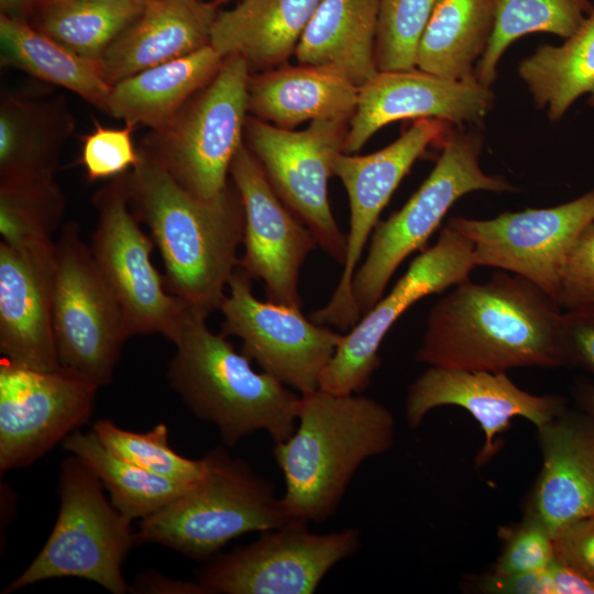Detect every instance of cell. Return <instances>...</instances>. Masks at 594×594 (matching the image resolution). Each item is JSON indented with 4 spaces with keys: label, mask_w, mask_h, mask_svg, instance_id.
Returning <instances> with one entry per match:
<instances>
[{
    "label": "cell",
    "mask_w": 594,
    "mask_h": 594,
    "mask_svg": "<svg viewBox=\"0 0 594 594\" xmlns=\"http://www.w3.org/2000/svg\"><path fill=\"white\" fill-rule=\"evenodd\" d=\"M53 327L61 366L107 385L131 336L75 221L63 227L55 243Z\"/></svg>",
    "instance_id": "9c48e42d"
},
{
    "label": "cell",
    "mask_w": 594,
    "mask_h": 594,
    "mask_svg": "<svg viewBox=\"0 0 594 594\" xmlns=\"http://www.w3.org/2000/svg\"><path fill=\"white\" fill-rule=\"evenodd\" d=\"M133 128L111 129L97 125L82 138L80 163L89 180L117 177L130 172L140 161L131 132Z\"/></svg>",
    "instance_id": "f35d334b"
},
{
    "label": "cell",
    "mask_w": 594,
    "mask_h": 594,
    "mask_svg": "<svg viewBox=\"0 0 594 594\" xmlns=\"http://www.w3.org/2000/svg\"><path fill=\"white\" fill-rule=\"evenodd\" d=\"M537 437L542 465L525 516L538 520L553 538L594 516V422L566 408L538 427Z\"/></svg>",
    "instance_id": "7402d4cb"
},
{
    "label": "cell",
    "mask_w": 594,
    "mask_h": 594,
    "mask_svg": "<svg viewBox=\"0 0 594 594\" xmlns=\"http://www.w3.org/2000/svg\"><path fill=\"white\" fill-rule=\"evenodd\" d=\"M345 121L317 119L301 131L248 118V148L262 166L280 200L314 233L318 245L337 263L346 256V235L332 215L328 179L334 156L343 152Z\"/></svg>",
    "instance_id": "30bf717a"
},
{
    "label": "cell",
    "mask_w": 594,
    "mask_h": 594,
    "mask_svg": "<svg viewBox=\"0 0 594 594\" xmlns=\"http://www.w3.org/2000/svg\"><path fill=\"white\" fill-rule=\"evenodd\" d=\"M437 0H380L376 62L380 72L416 67L420 37Z\"/></svg>",
    "instance_id": "8d00e7d4"
},
{
    "label": "cell",
    "mask_w": 594,
    "mask_h": 594,
    "mask_svg": "<svg viewBox=\"0 0 594 594\" xmlns=\"http://www.w3.org/2000/svg\"><path fill=\"white\" fill-rule=\"evenodd\" d=\"M217 6L201 0H147L141 15L105 51V80L117 81L210 44Z\"/></svg>",
    "instance_id": "603a6c76"
},
{
    "label": "cell",
    "mask_w": 594,
    "mask_h": 594,
    "mask_svg": "<svg viewBox=\"0 0 594 594\" xmlns=\"http://www.w3.org/2000/svg\"><path fill=\"white\" fill-rule=\"evenodd\" d=\"M321 0H243L218 13L210 45L223 58L238 55L250 67L282 63L292 53Z\"/></svg>",
    "instance_id": "4316f807"
},
{
    "label": "cell",
    "mask_w": 594,
    "mask_h": 594,
    "mask_svg": "<svg viewBox=\"0 0 594 594\" xmlns=\"http://www.w3.org/2000/svg\"><path fill=\"white\" fill-rule=\"evenodd\" d=\"M484 136L479 128L450 130L441 154L418 190L388 219L376 224L367 255L356 268L352 292L361 315L382 298L399 265L414 252L424 251L449 209L473 191L512 193L516 187L480 165Z\"/></svg>",
    "instance_id": "8992f818"
},
{
    "label": "cell",
    "mask_w": 594,
    "mask_h": 594,
    "mask_svg": "<svg viewBox=\"0 0 594 594\" xmlns=\"http://www.w3.org/2000/svg\"><path fill=\"white\" fill-rule=\"evenodd\" d=\"M55 242H0V352L18 366H61L53 327Z\"/></svg>",
    "instance_id": "44dd1931"
},
{
    "label": "cell",
    "mask_w": 594,
    "mask_h": 594,
    "mask_svg": "<svg viewBox=\"0 0 594 594\" xmlns=\"http://www.w3.org/2000/svg\"><path fill=\"white\" fill-rule=\"evenodd\" d=\"M1 13L15 19L26 20L29 0H0Z\"/></svg>",
    "instance_id": "7dc6e473"
},
{
    "label": "cell",
    "mask_w": 594,
    "mask_h": 594,
    "mask_svg": "<svg viewBox=\"0 0 594 594\" xmlns=\"http://www.w3.org/2000/svg\"><path fill=\"white\" fill-rule=\"evenodd\" d=\"M505 541L492 572L522 574L544 570L554 559L553 538L536 519L525 516L510 528H502Z\"/></svg>",
    "instance_id": "74e56055"
},
{
    "label": "cell",
    "mask_w": 594,
    "mask_h": 594,
    "mask_svg": "<svg viewBox=\"0 0 594 594\" xmlns=\"http://www.w3.org/2000/svg\"><path fill=\"white\" fill-rule=\"evenodd\" d=\"M554 559L594 581V516L581 519L553 537Z\"/></svg>",
    "instance_id": "60d3db41"
},
{
    "label": "cell",
    "mask_w": 594,
    "mask_h": 594,
    "mask_svg": "<svg viewBox=\"0 0 594 594\" xmlns=\"http://www.w3.org/2000/svg\"><path fill=\"white\" fill-rule=\"evenodd\" d=\"M227 1H230V0H215L213 3H215L216 6H219V4H221V3H223V2H227Z\"/></svg>",
    "instance_id": "681fc988"
},
{
    "label": "cell",
    "mask_w": 594,
    "mask_h": 594,
    "mask_svg": "<svg viewBox=\"0 0 594 594\" xmlns=\"http://www.w3.org/2000/svg\"><path fill=\"white\" fill-rule=\"evenodd\" d=\"M592 6L590 0H496L493 33L475 66L477 81L492 87L503 54L526 34L543 32L568 38Z\"/></svg>",
    "instance_id": "836d02e7"
},
{
    "label": "cell",
    "mask_w": 594,
    "mask_h": 594,
    "mask_svg": "<svg viewBox=\"0 0 594 594\" xmlns=\"http://www.w3.org/2000/svg\"><path fill=\"white\" fill-rule=\"evenodd\" d=\"M204 458L206 472L198 482L141 519L139 543H157L209 560L241 535L276 529L292 520L273 484L244 460L222 447Z\"/></svg>",
    "instance_id": "5b68a950"
},
{
    "label": "cell",
    "mask_w": 594,
    "mask_h": 594,
    "mask_svg": "<svg viewBox=\"0 0 594 594\" xmlns=\"http://www.w3.org/2000/svg\"><path fill=\"white\" fill-rule=\"evenodd\" d=\"M547 568L522 574H497L491 571L474 576L470 583L479 592L488 594H551Z\"/></svg>",
    "instance_id": "7bdbcfd3"
},
{
    "label": "cell",
    "mask_w": 594,
    "mask_h": 594,
    "mask_svg": "<svg viewBox=\"0 0 594 594\" xmlns=\"http://www.w3.org/2000/svg\"><path fill=\"white\" fill-rule=\"evenodd\" d=\"M74 120L57 101L11 96L0 105V184L53 178Z\"/></svg>",
    "instance_id": "83f0119b"
},
{
    "label": "cell",
    "mask_w": 594,
    "mask_h": 594,
    "mask_svg": "<svg viewBox=\"0 0 594 594\" xmlns=\"http://www.w3.org/2000/svg\"><path fill=\"white\" fill-rule=\"evenodd\" d=\"M64 210L65 198L53 178L1 183V241L52 240Z\"/></svg>",
    "instance_id": "e575fe53"
},
{
    "label": "cell",
    "mask_w": 594,
    "mask_h": 594,
    "mask_svg": "<svg viewBox=\"0 0 594 594\" xmlns=\"http://www.w3.org/2000/svg\"><path fill=\"white\" fill-rule=\"evenodd\" d=\"M395 426L385 405L361 394L320 388L301 394L294 432L273 448L290 519L317 524L329 519L360 465L392 449Z\"/></svg>",
    "instance_id": "3957f363"
},
{
    "label": "cell",
    "mask_w": 594,
    "mask_h": 594,
    "mask_svg": "<svg viewBox=\"0 0 594 594\" xmlns=\"http://www.w3.org/2000/svg\"><path fill=\"white\" fill-rule=\"evenodd\" d=\"M563 333L568 366L594 374V309L563 311Z\"/></svg>",
    "instance_id": "b9f144b4"
},
{
    "label": "cell",
    "mask_w": 594,
    "mask_h": 594,
    "mask_svg": "<svg viewBox=\"0 0 594 594\" xmlns=\"http://www.w3.org/2000/svg\"><path fill=\"white\" fill-rule=\"evenodd\" d=\"M230 175L244 207V253L238 267L265 285L266 300L301 308L299 273L318 241L311 230L280 200L262 166L243 145Z\"/></svg>",
    "instance_id": "ac0fdd59"
},
{
    "label": "cell",
    "mask_w": 594,
    "mask_h": 594,
    "mask_svg": "<svg viewBox=\"0 0 594 594\" xmlns=\"http://www.w3.org/2000/svg\"><path fill=\"white\" fill-rule=\"evenodd\" d=\"M378 8L380 0H321L297 44V61L363 86L380 72Z\"/></svg>",
    "instance_id": "cb8c5ba5"
},
{
    "label": "cell",
    "mask_w": 594,
    "mask_h": 594,
    "mask_svg": "<svg viewBox=\"0 0 594 594\" xmlns=\"http://www.w3.org/2000/svg\"><path fill=\"white\" fill-rule=\"evenodd\" d=\"M92 431L116 455L180 484L193 485L206 472L205 458L188 459L169 447L164 424L147 432H133L118 427L112 420L99 419L92 425Z\"/></svg>",
    "instance_id": "d590c367"
},
{
    "label": "cell",
    "mask_w": 594,
    "mask_h": 594,
    "mask_svg": "<svg viewBox=\"0 0 594 594\" xmlns=\"http://www.w3.org/2000/svg\"><path fill=\"white\" fill-rule=\"evenodd\" d=\"M2 65L66 88L106 110L111 86L99 62L78 56L28 21L0 14Z\"/></svg>",
    "instance_id": "4dcf8cb0"
},
{
    "label": "cell",
    "mask_w": 594,
    "mask_h": 594,
    "mask_svg": "<svg viewBox=\"0 0 594 594\" xmlns=\"http://www.w3.org/2000/svg\"><path fill=\"white\" fill-rule=\"evenodd\" d=\"M63 1H68V0H29L28 18L36 9H40V8L50 6V4H54V3H57V2H63Z\"/></svg>",
    "instance_id": "c3c4849f"
},
{
    "label": "cell",
    "mask_w": 594,
    "mask_h": 594,
    "mask_svg": "<svg viewBox=\"0 0 594 594\" xmlns=\"http://www.w3.org/2000/svg\"><path fill=\"white\" fill-rule=\"evenodd\" d=\"M415 359L496 373L568 366L563 311L530 280L497 270L483 283L453 286L435 302Z\"/></svg>",
    "instance_id": "6da1fadb"
},
{
    "label": "cell",
    "mask_w": 594,
    "mask_h": 594,
    "mask_svg": "<svg viewBox=\"0 0 594 594\" xmlns=\"http://www.w3.org/2000/svg\"><path fill=\"white\" fill-rule=\"evenodd\" d=\"M127 174L92 198L98 219L90 251L121 306L130 336L162 334L172 342L188 306L166 290L152 264L154 242L129 209Z\"/></svg>",
    "instance_id": "7c38bea8"
},
{
    "label": "cell",
    "mask_w": 594,
    "mask_h": 594,
    "mask_svg": "<svg viewBox=\"0 0 594 594\" xmlns=\"http://www.w3.org/2000/svg\"><path fill=\"white\" fill-rule=\"evenodd\" d=\"M447 123L432 118L417 119L395 142L377 152H340L334 156L332 174L341 179L349 197L350 231L339 283L329 301L311 312L309 318L314 322L346 332L360 321L362 315L353 297L352 282L364 248L382 210L414 163L431 143L444 139Z\"/></svg>",
    "instance_id": "5bb4252c"
},
{
    "label": "cell",
    "mask_w": 594,
    "mask_h": 594,
    "mask_svg": "<svg viewBox=\"0 0 594 594\" xmlns=\"http://www.w3.org/2000/svg\"><path fill=\"white\" fill-rule=\"evenodd\" d=\"M442 406L469 411L484 432V444L475 465L487 463L501 449L498 437L515 417L529 420L536 428L566 409L558 394L536 395L517 386L506 372L469 371L429 366L408 387L405 416L410 429L418 428L426 415Z\"/></svg>",
    "instance_id": "d6986e66"
},
{
    "label": "cell",
    "mask_w": 594,
    "mask_h": 594,
    "mask_svg": "<svg viewBox=\"0 0 594 594\" xmlns=\"http://www.w3.org/2000/svg\"><path fill=\"white\" fill-rule=\"evenodd\" d=\"M249 70L241 56L223 58L207 86L143 147L197 197L213 199L228 188L246 122Z\"/></svg>",
    "instance_id": "ba28073f"
},
{
    "label": "cell",
    "mask_w": 594,
    "mask_h": 594,
    "mask_svg": "<svg viewBox=\"0 0 594 594\" xmlns=\"http://www.w3.org/2000/svg\"><path fill=\"white\" fill-rule=\"evenodd\" d=\"M147 0H68L34 10L25 20L80 57L99 62L143 12Z\"/></svg>",
    "instance_id": "1f68e13d"
},
{
    "label": "cell",
    "mask_w": 594,
    "mask_h": 594,
    "mask_svg": "<svg viewBox=\"0 0 594 594\" xmlns=\"http://www.w3.org/2000/svg\"><path fill=\"white\" fill-rule=\"evenodd\" d=\"M292 519L250 544L215 556L197 573L208 594H312L326 574L360 548L358 529L312 532Z\"/></svg>",
    "instance_id": "8fae6325"
},
{
    "label": "cell",
    "mask_w": 594,
    "mask_h": 594,
    "mask_svg": "<svg viewBox=\"0 0 594 594\" xmlns=\"http://www.w3.org/2000/svg\"><path fill=\"white\" fill-rule=\"evenodd\" d=\"M99 386L68 367L0 360V469L25 468L87 424Z\"/></svg>",
    "instance_id": "2e32d148"
},
{
    "label": "cell",
    "mask_w": 594,
    "mask_h": 594,
    "mask_svg": "<svg viewBox=\"0 0 594 594\" xmlns=\"http://www.w3.org/2000/svg\"><path fill=\"white\" fill-rule=\"evenodd\" d=\"M551 594H594V581L556 559L547 568Z\"/></svg>",
    "instance_id": "ee69618b"
},
{
    "label": "cell",
    "mask_w": 594,
    "mask_h": 594,
    "mask_svg": "<svg viewBox=\"0 0 594 594\" xmlns=\"http://www.w3.org/2000/svg\"><path fill=\"white\" fill-rule=\"evenodd\" d=\"M359 87L345 77L300 65L250 77L248 111L274 125L293 129L305 121H346L355 112Z\"/></svg>",
    "instance_id": "d4e9b609"
},
{
    "label": "cell",
    "mask_w": 594,
    "mask_h": 594,
    "mask_svg": "<svg viewBox=\"0 0 594 594\" xmlns=\"http://www.w3.org/2000/svg\"><path fill=\"white\" fill-rule=\"evenodd\" d=\"M594 222V189L559 206L504 212L491 219L454 216L447 223L473 246L476 266L519 275L556 300L564 260Z\"/></svg>",
    "instance_id": "e0dca14e"
},
{
    "label": "cell",
    "mask_w": 594,
    "mask_h": 594,
    "mask_svg": "<svg viewBox=\"0 0 594 594\" xmlns=\"http://www.w3.org/2000/svg\"><path fill=\"white\" fill-rule=\"evenodd\" d=\"M517 70L537 108L544 109L553 122L583 95L594 107V4L563 44L539 46Z\"/></svg>",
    "instance_id": "f546056e"
},
{
    "label": "cell",
    "mask_w": 594,
    "mask_h": 594,
    "mask_svg": "<svg viewBox=\"0 0 594 594\" xmlns=\"http://www.w3.org/2000/svg\"><path fill=\"white\" fill-rule=\"evenodd\" d=\"M475 267L472 243L446 223L437 242L421 251L391 292L343 333L319 388L338 395L362 394L380 366L381 343L399 317L420 299L469 280Z\"/></svg>",
    "instance_id": "4fadbf2b"
},
{
    "label": "cell",
    "mask_w": 594,
    "mask_h": 594,
    "mask_svg": "<svg viewBox=\"0 0 594 594\" xmlns=\"http://www.w3.org/2000/svg\"><path fill=\"white\" fill-rule=\"evenodd\" d=\"M63 447L79 459L110 494V502L131 520L143 519L165 507L191 485L144 470L105 447L91 430H76Z\"/></svg>",
    "instance_id": "d6a6232c"
},
{
    "label": "cell",
    "mask_w": 594,
    "mask_h": 594,
    "mask_svg": "<svg viewBox=\"0 0 594 594\" xmlns=\"http://www.w3.org/2000/svg\"><path fill=\"white\" fill-rule=\"evenodd\" d=\"M207 317L187 307L172 340L170 386L195 417L218 428L228 447L260 430L274 442L286 440L296 427L300 395L255 372L226 336L207 327Z\"/></svg>",
    "instance_id": "277c9868"
},
{
    "label": "cell",
    "mask_w": 594,
    "mask_h": 594,
    "mask_svg": "<svg viewBox=\"0 0 594 594\" xmlns=\"http://www.w3.org/2000/svg\"><path fill=\"white\" fill-rule=\"evenodd\" d=\"M223 57L209 44L128 76L111 86L106 111L134 128H165L218 73Z\"/></svg>",
    "instance_id": "484cf974"
},
{
    "label": "cell",
    "mask_w": 594,
    "mask_h": 594,
    "mask_svg": "<svg viewBox=\"0 0 594 594\" xmlns=\"http://www.w3.org/2000/svg\"><path fill=\"white\" fill-rule=\"evenodd\" d=\"M251 279L239 267L231 275L221 333L241 339L246 358L300 395L318 389L343 332L307 319L300 308L256 299Z\"/></svg>",
    "instance_id": "9a60e30c"
},
{
    "label": "cell",
    "mask_w": 594,
    "mask_h": 594,
    "mask_svg": "<svg viewBox=\"0 0 594 594\" xmlns=\"http://www.w3.org/2000/svg\"><path fill=\"white\" fill-rule=\"evenodd\" d=\"M492 87L477 79L454 80L420 69L378 72L359 87V98L343 152L353 154L384 125L432 118L453 125L481 124L494 103Z\"/></svg>",
    "instance_id": "ffe728a7"
},
{
    "label": "cell",
    "mask_w": 594,
    "mask_h": 594,
    "mask_svg": "<svg viewBox=\"0 0 594 594\" xmlns=\"http://www.w3.org/2000/svg\"><path fill=\"white\" fill-rule=\"evenodd\" d=\"M127 174L129 204L162 255L166 290L208 316L220 309L238 268L245 215L238 189L213 199L182 187L146 150Z\"/></svg>",
    "instance_id": "7a4b0ae2"
},
{
    "label": "cell",
    "mask_w": 594,
    "mask_h": 594,
    "mask_svg": "<svg viewBox=\"0 0 594 594\" xmlns=\"http://www.w3.org/2000/svg\"><path fill=\"white\" fill-rule=\"evenodd\" d=\"M574 395L582 413L594 422V384L587 381L579 382Z\"/></svg>",
    "instance_id": "bcb514c9"
},
{
    "label": "cell",
    "mask_w": 594,
    "mask_h": 594,
    "mask_svg": "<svg viewBox=\"0 0 594 594\" xmlns=\"http://www.w3.org/2000/svg\"><path fill=\"white\" fill-rule=\"evenodd\" d=\"M102 484L75 455L59 472V512L53 530L30 565L3 593L56 578L95 582L113 594L129 592L121 566L139 543L131 519L107 501Z\"/></svg>",
    "instance_id": "52a82bcc"
},
{
    "label": "cell",
    "mask_w": 594,
    "mask_h": 594,
    "mask_svg": "<svg viewBox=\"0 0 594 594\" xmlns=\"http://www.w3.org/2000/svg\"><path fill=\"white\" fill-rule=\"evenodd\" d=\"M132 593H177V594H208L197 582L170 580L161 574L151 572L140 575L129 586Z\"/></svg>",
    "instance_id": "f6af8a7d"
},
{
    "label": "cell",
    "mask_w": 594,
    "mask_h": 594,
    "mask_svg": "<svg viewBox=\"0 0 594 594\" xmlns=\"http://www.w3.org/2000/svg\"><path fill=\"white\" fill-rule=\"evenodd\" d=\"M556 302L563 311L594 309V222L582 231L564 260Z\"/></svg>",
    "instance_id": "ab89813d"
},
{
    "label": "cell",
    "mask_w": 594,
    "mask_h": 594,
    "mask_svg": "<svg viewBox=\"0 0 594 594\" xmlns=\"http://www.w3.org/2000/svg\"><path fill=\"white\" fill-rule=\"evenodd\" d=\"M495 9L496 0H437L418 44V69L454 80L474 78L493 33Z\"/></svg>",
    "instance_id": "f1b7e54d"
}]
</instances>
